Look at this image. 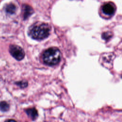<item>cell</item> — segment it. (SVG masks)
<instances>
[{
    "mask_svg": "<svg viewBox=\"0 0 122 122\" xmlns=\"http://www.w3.org/2000/svg\"><path fill=\"white\" fill-rule=\"evenodd\" d=\"M51 27L46 23L35 24L30 29L29 33L34 39L41 40L47 38L50 34Z\"/></svg>",
    "mask_w": 122,
    "mask_h": 122,
    "instance_id": "cell-1",
    "label": "cell"
},
{
    "mask_svg": "<svg viewBox=\"0 0 122 122\" xmlns=\"http://www.w3.org/2000/svg\"><path fill=\"white\" fill-rule=\"evenodd\" d=\"M42 57L43 62L46 64L52 66L60 62L61 59V53L58 49L51 48L43 52Z\"/></svg>",
    "mask_w": 122,
    "mask_h": 122,
    "instance_id": "cell-2",
    "label": "cell"
},
{
    "mask_svg": "<svg viewBox=\"0 0 122 122\" xmlns=\"http://www.w3.org/2000/svg\"><path fill=\"white\" fill-rule=\"evenodd\" d=\"M9 51L12 57L17 60H21L24 57L25 52L18 45H11L10 46Z\"/></svg>",
    "mask_w": 122,
    "mask_h": 122,
    "instance_id": "cell-3",
    "label": "cell"
},
{
    "mask_svg": "<svg viewBox=\"0 0 122 122\" xmlns=\"http://www.w3.org/2000/svg\"><path fill=\"white\" fill-rule=\"evenodd\" d=\"M102 10L105 14L108 15H112L115 10L114 6L110 3L104 4L102 8Z\"/></svg>",
    "mask_w": 122,
    "mask_h": 122,
    "instance_id": "cell-4",
    "label": "cell"
},
{
    "mask_svg": "<svg viewBox=\"0 0 122 122\" xmlns=\"http://www.w3.org/2000/svg\"><path fill=\"white\" fill-rule=\"evenodd\" d=\"M25 112L33 120L36 119L38 116V112L35 108H29L27 109Z\"/></svg>",
    "mask_w": 122,
    "mask_h": 122,
    "instance_id": "cell-5",
    "label": "cell"
},
{
    "mask_svg": "<svg viewBox=\"0 0 122 122\" xmlns=\"http://www.w3.org/2000/svg\"><path fill=\"white\" fill-rule=\"evenodd\" d=\"M5 10L7 13L12 14L14 13L16 11V6L12 3H10L6 5Z\"/></svg>",
    "mask_w": 122,
    "mask_h": 122,
    "instance_id": "cell-6",
    "label": "cell"
},
{
    "mask_svg": "<svg viewBox=\"0 0 122 122\" xmlns=\"http://www.w3.org/2000/svg\"><path fill=\"white\" fill-rule=\"evenodd\" d=\"M24 17L25 18H28L32 12V9L30 6L27 5L24 6Z\"/></svg>",
    "mask_w": 122,
    "mask_h": 122,
    "instance_id": "cell-7",
    "label": "cell"
},
{
    "mask_svg": "<svg viewBox=\"0 0 122 122\" xmlns=\"http://www.w3.org/2000/svg\"><path fill=\"white\" fill-rule=\"evenodd\" d=\"M9 109V105L6 102H0V110L2 112L8 111Z\"/></svg>",
    "mask_w": 122,
    "mask_h": 122,
    "instance_id": "cell-8",
    "label": "cell"
},
{
    "mask_svg": "<svg viewBox=\"0 0 122 122\" xmlns=\"http://www.w3.org/2000/svg\"><path fill=\"white\" fill-rule=\"evenodd\" d=\"M17 84L20 86V87L21 88L26 87L27 86V82L26 81H20L17 83Z\"/></svg>",
    "mask_w": 122,
    "mask_h": 122,
    "instance_id": "cell-9",
    "label": "cell"
},
{
    "mask_svg": "<svg viewBox=\"0 0 122 122\" xmlns=\"http://www.w3.org/2000/svg\"><path fill=\"white\" fill-rule=\"evenodd\" d=\"M110 37H111V34L108 33V32H106V33H104L103 34H102V38L105 40L108 39H109Z\"/></svg>",
    "mask_w": 122,
    "mask_h": 122,
    "instance_id": "cell-10",
    "label": "cell"
},
{
    "mask_svg": "<svg viewBox=\"0 0 122 122\" xmlns=\"http://www.w3.org/2000/svg\"><path fill=\"white\" fill-rule=\"evenodd\" d=\"M5 122H17L15 120H13V119H9L7 121H6Z\"/></svg>",
    "mask_w": 122,
    "mask_h": 122,
    "instance_id": "cell-11",
    "label": "cell"
}]
</instances>
